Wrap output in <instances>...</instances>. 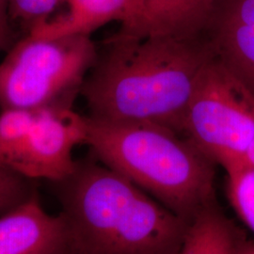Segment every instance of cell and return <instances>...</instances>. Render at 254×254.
Wrapping results in <instances>:
<instances>
[{"instance_id":"1","label":"cell","mask_w":254,"mask_h":254,"mask_svg":"<svg viewBox=\"0 0 254 254\" xmlns=\"http://www.w3.org/2000/svg\"><path fill=\"white\" fill-rule=\"evenodd\" d=\"M84 82L91 118L148 123L182 132L191 98L216 57L204 34H116Z\"/></svg>"},{"instance_id":"2","label":"cell","mask_w":254,"mask_h":254,"mask_svg":"<svg viewBox=\"0 0 254 254\" xmlns=\"http://www.w3.org/2000/svg\"><path fill=\"white\" fill-rule=\"evenodd\" d=\"M62 197L66 254H177L189 222L105 165L76 167Z\"/></svg>"},{"instance_id":"3","label":"cell","mask_w":254,"mask_h":254,"mask_svg":"<svg viewBox=\"0 0 254 254\" xmlns=\"http://www.w3.org/2000/svg\"><path fill=\"white\" fill-rule=\"evenodd\" d=\"M85 143L105 166L188 222L212 204L214 162L173 129L87 117Z\"/></svg>"},{"instance_id":"4","label":"cell","mask_w":254,"mask_h":254,"mask_svg":"<svg viewBox=\"0 0 254 254\" xmlns=\"http://www.w3.org/2000/svg\"><path fill=\"white\" fill-rule=\"evenodd\" d=\"M95 63L90 36L28 34L0 64V108L35 110L65 103Z\"/></svg>"},{"instance_id":"5","label":"cell","mask_w":254,"mask_h":254,"mask_svg":"<svg viewBox=\"0 0 254 254\" xmlns=\"http://www.w3.org/2000/svg\"><path fill=\"white\" fill-rule=\"evenodd\" d=\"M182 132L224 170L242 164L254 139V94L215 61L187 109Z\"/></svg>"},{"instance_id":"6","label":"cell","mask_w":254,"mask_h":254,"mask_svg":"<svg viewBox=\"0 0 254 254\" xmlns=\"http://www.w3.org/2000/svg\"><path fill=\"white\" fill-rule=\"evenodd\" d=\"M87 117L67 103L37 109L33 123L9 168L27 179L64 182L73 175L74 147L85 143Z\"/></svg>"},{"instance_id":"7","label":"cell","mask_w":254,"mask_h":254,"mask_svg":"<svg viewBox=\"0 0 254 254\" xmlns=\"http://www.w3.org/2000/svg\"><path fill=\"white\" fill-rule=\"evenodd\" d=\"M203 34L218 63L254 94V0H220Z\"/></svg>"},{"instance_id":"8","label":"cell","mask_w":254,"mask_h":254,"mask_svg":"<svg viewBox=\"0 0 254 254\" xmlns=\"http://www.w3.org/2000/svg\"><path fill=\"white\" fill-rule=\"evenodd\" d=\"M220 0H133L120 35L194 37L204 33Z\"/></svg>"},{"instance_id":"9","label":"cell","mask_w":254,"mask_h":254,"mask_svg":"<svg viewBox=\"0 0 254 254\" xmlns=\"http://www.w3.org/2000/svg\"><path fill=\"white\" fill-rule=\"evenodd\" d=\"M0 254H66L63 218L49 215L33 194L0 216Z\"/></svg>"},{"instance_id":"10","label":"cell","mask_w":254,"mask_h":254,"mask_svg":"<svg viewBox=\"0 0 254 254\" xmlns=\"http://www.w3.org/2000/svg\"><path fill=\"white\" fill-rule=\"evenodd\" d=\"M67 13L32 27L28 34L45 38L84 35L112 21L123 23L133 0H67Z\"/></svg>"},{"instance_id":"11","label":"cell","mask_w":254,"mask_h":254,"mask_svg":"<svg viewBox=\"0 0 254 254\" xmlns=\"http://www.w3.org/2000/svg\"><path fill=\"white\" fill-rule=\"evenodd\" d=\"M236 241L227 220L211 204L189 222L177 254H236Z\"/></svg>"},{"instance_id":"12","label":"cell","mask_w":254,"mask_h":254,"mask_svg":"<svg viewBox=\"0 0 254 254\" xmlns=\"http://www.w3.org/2000/svg\"><path fill=\"white\" fill-rule=\"evenodd\" d=\"M225 171L229 200L241 221L254 234V167L240 164Z\"/></svg>"},{"instance_id":"13","label":"cell","mask_w":254,"mask_h":254,"mask_svg":"<svg viewBox=\"0 0 254 254\" xmlns=\"http://www.w3.org/2000/svg\"><path fill=\"white\" fill-rule=\"evenodd\" d=\"M36 110L2 109L0 113V164L9 168L33 123Z\"/></svg>"},{"instance_id":"14","label":"cell","mask_w":254,"mask_h":254,"mask_svg":"<svg viewBox=\"0 0 254 254\" xmlns=\"http://www.w3.org/2000/svg\"><path fill=\"white\" fill-rule=\"evenodd\" d=\"M28 180L21 174L0 164V216L9 212L33 194Z\"/></svg>"},{"instance_id":"15","label":"cell","mask_w":254,"mask_h":254,"mask_svg":"<svg viewBox=\"0 0 254 254\" xmlns=\"http://www.w3.org/2000/svg\"><path fill=\"white\" fill-rule=\"evenodd\" d=\"M63 0H6L13 18L32 27L46 22Z\"/></svg>"},{"instance_id":"16","label":"cell","mask_w":254,"mask_h":254,"mask_svg":"<svg viewBox=\"0 0 254 254\" xmlns=\"http://www.w3.org/2000/svg\"><path fill=\"white\" fill-rule=\"evenodd\" d=\"M236 254H254V242L236 238Z\"/></svg>"},{"instance_id":"17","label":"cell","mask_w":254,"mask_h":254,"mask_svg":"<svg viewBox=\"0 0 254 254\" xmlns=\"http://www.w3.org/2000/svg\"><path fill=\"white\" fill-rule=\"evenodd\" d=\"M8 25L6 20L0 21V49L5 45L8 40Z\"/></svg>"},{"instance_id":"18","label":"cell","mask_w":254,"mask_h":254,"mask_svg":"<svg viewBox=\"0 0 254 254\" xmlns=\"http://www.w3.org/2000/svg\"><path fill=\"white\" fill-rule=\"evenodd\" d=\"M243 164H247L249 166L254 167V139L253 143L250 146V148L248 149L247 153H246Z\"/></svg>"},{"instance_id":"19","label":"cell","mask_w":254,"mask_h":254,"mask_svg":"<svg viewBox=\"0 0 254 254\" xmlns=\"http://www.w3.org/2000/svg\"><path fill=\"white\" fill-rule=\"evenodd\" d=\"M5 7H7L6 0H0V21H2V20H6L5 13H4V9H5Z\"/></svg>"}]
</instances>
